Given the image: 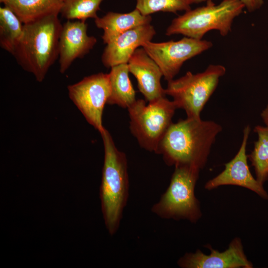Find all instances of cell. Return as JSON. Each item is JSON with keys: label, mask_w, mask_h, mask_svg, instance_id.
I'll return each mask as SVG.
<instances>
[{"label": "cell", "mask_w": 268, "mask_h": 268, "mask_svg": "<svg viewBox=\"0 0 268 268\" xmlns=\"http://www.w3.org/2000/svg\"><path fill=\"white\" fill-rule=\"evenodd\" d=\"M212 43L184 37L178 41L162 42L148 41L142 47L160 67L167 81L174 79L187 61L209 50Z\"/></svg>", "instance_id": "9"}, {"label": "cell", "mask_w": 268, "mask_h": 268, "mask_svg": "<svg viewBox=\"0 0 268 268\" xmlns=\"http://www.w3.org/2000/svg\"><path fill=\"white\" fill-rule=\"evenodd\" d=\"M63 0L64 1L65 0Z\"/></svg>", "instance_id": "26"}, {"label": "cell", "mask_w": 268, "mask_h": 268, "mask_svg": "<svg viewBox=\"0 0 268 268\" xmlns=\"http://www.w3.org/2000/svg\"><path fill=\"white\" fill-rule=\"evenodd\" d=\"M63 2V0H6L3 4L25 24L50 15L59 14Z\"/></svg>", "instance_id": "16"}, {"label": "cell", "mask_w": 268, "mask_h": 268, "mask_svg": "<svg viewBox=\"0 0 268 268\" xmlns=\"http://www.w3.org/2000/svg\"><path fill=\"white\" fill-rule=\"evenodd\" d=\"M226 71L223 65L214 64L201 72L189 71L182 77L168 81L165 93L173 98L177 108L185 111L187 118L200 119L201 111Z\"/></svg>", "instance_id": "6"}, {"label": "cell", "mask_w": 268, "mask_h": 268, "mask_svg": "<svg viewBox=\"0 0 268 268\" xmlns=\"http://www.w3.org/2000/svg\"><path fill=\"white\" fill-rule=\"evenodd\" d=\"M23 25L7 6L0 7V46L12 55L22 36Z\"/></svg>", "instance_id": "18"}, {"label": "cell", "mask_w": 268, "mask_h": 268, "mask_svg": "<svg viewBox=\"0 0 268 268\" xmlns=\"http://www.w3.org/2000/svg\"><path fill=\"white\" fill-rule=\"evenodd\" d=\"M104 159L100 187L101 211L105 226L111 236L118 230L129 196V179L125 153L116 147L109 132L100 133Z\"/></svg>", "instance_id": "2"}, {"label": "cell", "mask_w": 268, "mask_h": 268, "mask_svg": "<svg viewBox=\"0 0 268 268\" xmlns=\"http://www.w3.org/2000/svg\"><path fill=\"white\" fill-rule=\"evenodd\" d=\"M191 4L193 3H200L204 1H206L207 0H189Z\"/></svg>", "instance_id": "24"}, {"label": "cell", "mask_w": 268, "mask_h": 268, "mask_svg": "<svg viewBox=\"0 0 268 268\" xmlns=\"http://www.w3.org/2000/svg\"><path fill=\"white\" fill-rule=\"evenodd\" d=\"M250 132V126H245L238 152L231 160L225 164L222 172L205 183V189L210 191L223 185L238 186L250 190L263 199L268 200V194L263 185L254 178L248 164L246 146Z\"/></svg>", "instance_id": "10"}, {"label": "cell", "mask_w": 268, "mask_h": 268, "mask_svg": "<svg viewBox=\"0 0 268 268\" xmlns=\"http://www.w3.org/2000/svg\"><path fill=\"white\" fill-rule=\"evenodd\" d=\"M151 20L150 15H144L135 8L128 13L109 11L102 17L98 16L94 22L97 28L103 30L101 38L107 44L129 29L150 23Z\"/></svg>", "instance_id": "15"}, {"label": "cell", "mask_w": 268, "mask_h": 268, "mask_svg": "<svg viewBox=\"0 0 268 268\" xmlns=\"http://www.w3.org/2000/svg\"><path fill=\"white\" fill-rule=\"evenodd\" d=\"M202 6L185 11L174 18L167 28V36L181 34L198 40L211 30L219 31L222 36L231 32L234 20L245 9L240 0H222L215 3L207 0Z\"/></svg>", "instance_id": "4"}, {"label": "cell", "mask_w": 268, "mask_h": 268, "mask_svg": "<svg viewBox=\"0 0 268 268\" xmlns=\"http://www.w3.org/2000/svg\"><path fill=\"white\" fill-rule=\"evenodd\" d=\"M254 132L258 140L248 158L254 168L256 179L263 185L268 180V127L256 126Z\"/></svg>", "instance_id": "19"}, {"label": "cell", "mask_w": 268, "mask_h": 268, "mask_svg": "<svg viewBox=\"0 0 268 268\" xmlns=\"http://www.w3.org/2000/svg\"><path fill=\"white\" fill-rule=\"evenodd\" d=\"M200 171L187 166L175 167L168 187L152 206L151 211L162 219L197 222L202 215L195 194Z\"/></svg>", "instance_id": "5"}, {"label": "cell", "mask_w": 268, "mask_h": 268, "mask_svg": "<svg viewBox=\"0 0 268 268\" xmlns=\"http://www.w3.org/2000/svg\"><path fill=\"white\" fill-rule=\"evenodd\" d=\"M261 116L266 126L268 127V104L262 112Z\"/></svg>", "instance_id": "23"}, {"label": "cell", "mask_w": 268, "mask_h": 268, "mask_svg": "<svg viewBox=\"0 0 268 268\" xmlns=\"http://www.w3.org/2000/svg\"><path fill=\"white\" fill-rule=\"evenodd\" d=\"M176 109L174 102L166 96L147 105L143 99L136 100L128 108L131 132L142 148L156 152L160 140L173 123Z\"/></svg>", "instance_id": "7"}, {"label": "cell", "mask_w": 268, "mask_h": 268, "mask_svg": "<svg viewBox=\"0 0 268 268\" xmlns=\"http://www.w3.org/2000/svg\"><path fill=\"white\" fill-rule=\"evenodd\" d=\"M70 99L87 122L100 133L105 128L102 124L104 107L111 93L109 73L100 72L84 77L67 87Z\"/></svg>", "instance_id": "8"}, {"label": "cell", "mask_w": 268, "mask_h": 268, "mask_svg": "<svg viewBox=\"0 0 268 268\" xmlns=\"http://www.w3.org/2000/svg\"><path fill=\"white\" fill-rule=\"evenodd\" d=\"M96 38L87 34V24L67 20L62 26L59 44L60 71L64 73L73 62L82 58L93 48Z\"/></svg>", "instance_id": "12"}, {"label": "cell", "mask_w": 268, "mask_h": 268, "mask_svg": "<svg viewBox=\"0 0 268 268\" xmlns=\"http://www.w3.org/2000/svg\"><path fill=\"white\" fill-rule=\"evenodd\" d=\"M212 121L187 118L172 123L160 140L155 153L165 163L175 167L187 166L199 170L205 165L212 144L222 131Z\"/></svg>", "instance_id": "1"}, {"label": "cell", "mask_w": 268, "mask_h": 268, "mask_svg": "<svg viewBox=\"0 0 268 268\" xmlns=\"http://www.w3.org/2000/svg\"><path fill=\"white\" fill-rule=\"evenodd\" d=\"M129 72L135 77L139 91L149 102L166 96L161 84L162 72L144 49L137 48L128 63Z\"/></svg>", "instance_id": "14"}, {"label": "cell", "mask_w": 268, "mask_h": 268, "mask_svg": "<svg viewBox=\"0 0 268 268\" xmlns=\"http://www.w3.org/2000/svg\"><path fill=\"white\" fill-rule=\"evenodd\" d=\"M156 34L150 23L141 25L123 33L106 44L101 56V62L106 67L128 64L134 51Z\"/></svg>", "instance_id": "13"}, {"label": "cell", "mask_w": 268, "mask_h": 268, "mask_svg": "<svg viewBox=\"0 0 268 268\" xmlns=\"http://www.w3.org/2000/svg\"><path fill=\"white\" fill-rule=\"evenodd\" d=\"M206 247L210 253L206 255L200 250L195 253H187L177 261L182 268H252V263L245 254L241 240L233 239L228 248L222 252L213 249L211 246Z\"/></svg>", "instance_id": "11"}, {"label": "cell", "mask_w": 268, "mask_h": 268, "mask_svg": "<svg viewBox=\"0 0 268 268\" xmlns=\"http://www.w3.org/2000/svg\"><path fill=\"white\" fill-rule=\"evenodd\" d=\"M128 64L111 67L109 73L111 93L107 104L128 108L135 101V92L129 78Z\"/></svg>", "instance_id": "17"}, {"label": "cell", "mask_w": 268, "mask_h": 268, "mask_svg": "<svg viewBox=\"0 0 268 268\" xmlns=\"http://www.w3.org/2000/svg\"><path fill=\"white\" fill-rule=\"evenodd\" d=\"M135 8L144 15L157 12L177 13L191 9L189 0H135Z\"/></svg>", "instance_id": "21"}, {"label": "cell", "mask_w": 268, "mask_h": 268, "mask_svg": "<svg viewBox=\"0 0 268 268\" xmlns=\"http://www.w3.org/2000/svg\"><path fill=\"white\" fill-rule=\"evenodd\" d=\"M6 0H0L1 3H4Z\"/></svg>", "instance_id": "25"}, {"label": "cell", "mask_w": 268, "mask_h": 268, "mask_svg": "<svg viewBox=\"0 0 268 268\" xmlns=\"http://www.w3.org/2000/svg\"><path fill=\"white\" fill-rule=\"evenodd\" d=\"M63 25L58 14H52L23 25L21 39L13 55L23 69L42 82L59 58Z\"/></svg>", "instance_id": "3"}, {"label": "cell", "mask_w": 268, "mask_h": 268, "mask_svg": "<svg viewBox=\"0 0 268 268\" xmlns=\"http://www.w3.org/2000/svg\"><path fill=\"white\" fill-rule=\"evenodd\" d=\"M104 0H65L60 13L67 20L86 21L88 18L95 19L98 16L100 5Z\"/></svg>", "instance_id": "20"}, {"label": "cell", "mask_w": 268, "mask_h": 268, "mask_svg": "<svg viewBox=\"0 0 268 268\" xmlns=\"http://www.w3.org/2000/svg\"><path fill=\"white\" fill-rule=\"evenodd\" d=\"M244 4L245 8L249 12L260 9L263 5L264 0H240Z\"/></svg>", "instance_id": "22"}]
</instances>
